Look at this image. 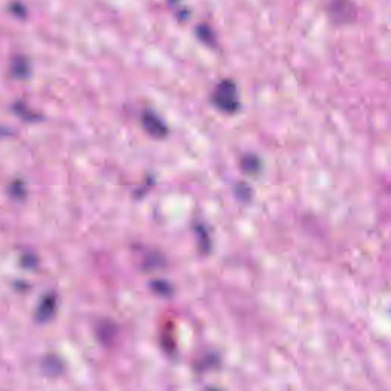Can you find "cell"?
<instances>
[{
	"label": "cell",
	"mask_w": 391,
	"mask_h": 391,
	"mask_svg": "<svg viewBox=\"0 0 391 391\" xmlns=\"http://www.w3.org/2000/svg\"><path fill=\"white\" fill-rule=\"evenodd\" d=\"M56 299L54 296H48L42 300L37 311V318L39 322L48 321L55 311Z\"/></svg>",
	"instance_id": "4"
},
{
	"label": "cell",
	"mask_w": 391,
	"mask_h": 391,
	"mask_svg": "<svg viewBox=\"0 0 391 391\" xmlns=\"http://www.w3.org/2000/svg\"><path fill=\"white\" fill-rule=\"evenodd\" d=\"M11 193H13L14 196L20 197L21 195L23 194V186L20 185V184H14L12 187Z\"/></svg>",
	"instance_id": "6"
},
{
	"label": "cell",
	"mask_w": 391,
	"mask_h": 391,
	"mask_svg": "<svg viewBox=\"0 0 391 391\" xmlns=\"http://www.w3.org/2000/svg\"><path fill=\"white\" fill-rule=\"evenodd\" d=\"M211 99L213 105L224 113H235L240 108L237 86L232 80L221 81L215 88Z\"/></svg>",
	"instance_id": "1"
},
{
	"label": "cell",
	"mask_w": 391,
	"mask_h": 391,
	"mask_svg": "<svg viewBox=\"0 0 391 391\" xmlns=\"http://www.w3.org/2000/svg\"><path fill=\"white\" fill-rule=\"evenodd\" d=\"M142 123L148 134L155 139H164L168 135V127L165 121L152 111H146L142 114Z\"/></svg>",
	"instance_id": "2"
},
{
	"label": "cell",
	"mask_w": 391,
	"mask_h": 391,
	"mask_svg": "<svg viewBox=\"0 0 391 391\" xmlns=\"http://www.w3.org/2000/svg\"><path fill=\"white\" fill-rule=\"evenodd\" d=\"M241 168L247 174H257L260 168V160L253 155H247L241 161Z\"/></svg>",
	"instance_id": "5"
},
{
	"label": "cell",
	"mask_w": 391,
	"mask_h": 391,
	"mask_svg": "<svg viewBox=\"0 0 391 391\" xmlns=\"http://www.w3.org/2000/svg\"><path fill=\"white\" fill-rule=\"evenodd\" d=\"M330 14L336 23H349L355 17L356 10L349 0H336L331 7Z\"/></svg>",
	"instance_id": "3"
}]
</instances>
